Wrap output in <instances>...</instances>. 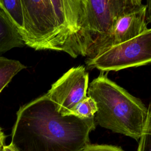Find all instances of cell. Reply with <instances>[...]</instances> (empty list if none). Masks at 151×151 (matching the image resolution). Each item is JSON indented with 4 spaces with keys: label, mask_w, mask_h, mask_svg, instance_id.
<instances>
[{
    "label": "cell",
    "mask_w": 151,
    "mask_h": 151,
    "mask_svg": "<svg viewBox=\"0 0 151 151\" xmlns=\"http://www.w3.org/2000/svg\"><path fill=\"white\" fill-rule=\"evenodd\" d=\"M80 151H123L120 147L108 145L90 144Z\"/></svg>",
    "instance_id": "obj_13"
},
{
    "label": "cell",
    "mask_w": 151,
    "mask_h": 151,
    "mask_svg": "<svg viewBox=\"0 0 151 151\" xmlns=\"http://www.w3.org/2000/svg\"><path fill=\"white\" fill-rule=\"evenodd\" d=\"M6 137V136L2 131V129L0 127V151H2V149L5 144Z\"/></svg>",
    "instance_id": "obj_16"
},
{
    "label": "cell",
    "mask_w": 151,
    "mask_h": 151,
    "mask_svg": "<svg viewBox=\"0 0 151 151\" xmlns=\"http://www.w3.org/2000/svg\"><path fill=\"white\" fill-rule=\"evenodd\" d=\"M145 18L147 24L151 23V0L147 1L145 4Z\"/></svg>",
    "instance_id": "obj_14"
},
{
    "label": "cell",
    "mask_w": 151,
    "mask_h": 151,
    "mask_svg": "<svg viewBox=\"0 0 151 151\" xmlns=\"http://www.w3.org/2000/svg\"><path fill=\"white\" fill-rule=\"evenodd\" d=\"M146 125L139 139L137 151H151V106L150 105Z\"/></svg>",
    "instance_id": "obj_12"
},
{
    "label": "cell",
    "mask_w": 151,
    "mask_h": 151,
    "mask_svg": "<svg viewBox=\"0 0 151 151\" xmlns=\"http://www.w3.org/2000/svg\"><path fill=\"white\" fill-rule=\"evenodd\" d=\"M27 68L20 61L0 56V93L20 71Z\"/></svg>",
    "instance_id": "obj_10"
},
{
    "label": "cell",
    "mask_w": 151,
    "mask_h": 151,
    "mask_svg": "<svg viewBox=\"0 0 151 151\" xmlns=\"http://www.w3.org/2000/svg\"><path fill=\"white\" fill-rule=\"evenodd\" d=\"M0 8L19 34L24 24V11L21 0H0Z\"/></svg>",
    "instance_id": "obj_9"
},
{
    "label": "cell",
    "mask_w": 151,
    "mask_h": 151,
    "mask_svg": "<svg viewBox=\"0 0 151 151\" xmlns=\"http://www.w3.org/2000/svg\"><path fill=\"white\" fill-rule=\"evenodd\" d=\"M83 2L86 27L92 44L109 33L120 17L143 5L140 0H83Z\"/></svg>",
    "instance_id": "obj_5"
},
{
    "label": "cell",
    "mask_w": 151,
    "mask_h": 151,
    "mask_svg": "<svg viewBox=\"0 0 151 151\" xmlns=\"http://www.w3.org/2000/svg\"><path fill=\"white\" fill-rule=\"evenodd\" d=\"M97 107L95 101L90 97L79 103L75 107L73 115L81 119L94 118Z\"/></svg>",
    "instance_id": "obj_11"
},
{
    "label": "cell",
    "mask_w": 151,
    "mask_h": 151,
    "mask_svg": "<svg viewBox=\"0 0 151 151\" xmlns=\"http://www.w3.org/2000/svg\"><path fill=\"white\" fill-rule=\"evenodd\" d=\"M88 73L85 67H72L51 85L45 94L63 116L73 115L76 106L86 99Z\"/></svg>",
    "instance_id": "obj_6"
},
{
    "label": "cell",
    "mask_w": 151,
    "mask_h": 151,
    "mask_svg": "<svg viewBox=\"0 0 151 151\" xmlns=\"http://www.w3.org/2000/svg\"><path fill=\"white\" fill-rule=\"evenodd\" d=\"M151 63V28L126 42L111 47L91 58H86L89 69L117 71Z\"/></svg>",
    "instance_id": "obj_4"
},
{
    "label": "cell",
    "mask_w": 151,
    "mask_h": 151,
    "mask_svg": "<svg viewBox=\"0 0 151 151\" xmlns=\"http://www.w3.org/2000/svg\"><path fill=\"white\" fill-rule=\"evenodd\" d=\"M87 96L97 111L96 124L138 141L144 130L149 109L142 101L101 73L88 84Z\"/></svg>",
    "instance_id": "obj_3"
},
{
    "label": "cell",
    "mask_w": 151,
    "mask_h": 151,
    "mask_svg": "<svg viewBox=\"0 0 151 151\" xmlns=\"http://www.w3.org/2000/svg\"><path fill=\"white\" fill-rule=\"evenodd\" d=\"M96 126L94 118L61 114L45 94L19 107L11 142L19 151H80Z\"/></svg>",
    "instance_id": "obj_2"
},
{
    "label": "cell",
    "mask_w": 151,
    "mask_h": 151,
    "mask_svg": "<svg viewBox=\"0 0 151 151\" xmlns=\"http://www.w3.org/2000/svg\"><path fill=\"white\" fill-rule=\"evenodd\" d=\"M24 45L18 31L0 8V55L13 48Z\"/></svg>",
    "instance_id": "obj_8"
},
{
    "label": "cell",
    "mask_w": 151,
    "mask_h": 151,
    "mask_svg": "<svg viewBox=\"0 0 151 151\" xmlns=\"http://www.w3.org/2000/svg\"><path fill=\"white\" fill-rule=\"evenodd\" d=\"M2 151H19L16 146L12 143L11 142L9 145H5L2 149Z\"/></svg>",
    "instance_id": "obj_15"
},
{
    "label": "cell",
    "mask_w": 151,
    "mask_h": 151,
    "mask_svg": "<svg viewBox=\"0 0 151 151\" xmlns=\"http://www.w3.org/2000/svg\"><path fill=\"white\" fill-rule=\"evenodd\" d=\"M145 18V5L120 17L111 30L95 40L87 53V58H91L102 51L126 42L147 29Z\"/></svg>",
    "instance_id": "obj_7"
},
{
    "label": "cell",
    "mask_w": 151,
    "mask_h": 151,
    "mask_svg": "<svg viewBox=\"0 0 151 151\" xmlns=\"http://www.w3.org/2000/svg\"><path fill=\"white\" fill-rule=\"evenodd\" d=\"M24 24L19 34L35 50L63 51L87 57L92 41L84 17L83 0H21Z\"/></svg>",
    "instance_id": "obj_1"
},
{
    "label": "cell",
    "mask_w": 151,
    "mask_h": 151,
    "mask_svg": "<svg viewBox=\"0 0 151 151\" xmlns=\"http://www.w3.org/2000/svg\"><path fill=\"white\" fill-rule=\"evenodd\" d=\"M150 106H151V104H150Z\"/></svg>",
    "instance_id": "obj_17"
}]
</instances>
